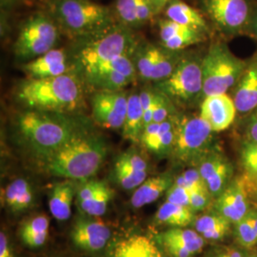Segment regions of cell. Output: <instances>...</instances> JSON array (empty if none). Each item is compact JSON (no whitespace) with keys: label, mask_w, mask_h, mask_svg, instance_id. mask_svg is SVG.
Wrapping results in <instances>:
<instances>
[{"label":"cell","mask_w":257,"mask_h":257,"mask_svg":"<svg viewBox=\"0 0 257 257\" xmlns=\"http://www.w3.org/2000/svg\"><path fill=\"white\" fill-rule=\"evenodd\" d=\"M155 88L175 105L190 106L203 99L202 58L184 55L172 74Z\"/></svg>","instance_id":"ba28073f"},{"label":"cell","mask_w":257,"mask_h":257,"mask_svg":"<svg viewBox=\"0 0 257 257\" xmlns=\"http://www.w3.org/2000/svg\"><path fill=\"white\" fill-rule=\"evenodd\" d=\"M111 257H165L156 243L146 235L134 234L121 240Z\"/></svg>","instance_id":"44dd1931"},{"label":"cell","mask_w":257,"mask_h":257,"mask_svg":"<svg viewBox=\"0 0 257 257\" xmlns=\"http://www.w3.org/2000/svg\"><path fill=\"white\" fill-rule=\"evenodd\" d=\"M114 164L126 167L139 173L148 174L149 172L147 159L141 154L140 151L134 148L130 149L117 156Z\"/></svg>","instance_id":"d6a6232c"},{"label":"cell","mask_w":257,"mask_h":257,"mask_svg":"<svg viewBox=\"0 0 257 257\" xmlns=\"http://www.w3.org/2000/svg\"><path fill=\"white\" fill-rule=\"evenodd\" d=\"M0 257H16L4 232L0 233Z\"/></svg>","instance_id":"7dc6e473"},{"label":"cell","mask_w":257,"mask_h":257,"mask_svg":"<svg viewBox=\"0 0 257 257\" xmlns=\"http://www.w3.org/2000/svg\"><path fill=\"white\" fill-rule=\"evenodd\" d=\"M113 178L124 190H136L147 179L148 174L139 173L132 169L119 165H113Z\"/></svg>","instance_id":"4dcf8cb0"},{"label":"cell","mask_w":257,"mask_h":257,"mask_svg":"<svg viewBox=\"0 0 257 257\" xmlns=\"http://www.w3.org/2000/svg\"><path fill=\"white\" fill-rule=\"evenodd\" d=\"M56 24L70 37L85 39L115 24L107 6L91 0H52Z\"/></svg>","instance_id":"277c9868"},{"label":"cell","mask_w":257,"mask_h":257,"mask_svg":"<svg viewBox=\"0 0 257 257\" xmlns=\"http://www.w3.org/2000/svg\"><path fill=\"white\" fill-rule=\"evenodd\" d=\"M113 196V192L106 182L101 181L97 191L93 193L92 197L78 205L81 211L91 216H101L105 214L108 204Z\"/></svg>","instance_id":"f546056e"},{"label":"cell","mask_w":257,"mask_h":257,"mask_svg":"<svg viewBox=\"0 0 257 257\" xmlns=\"http://www.w3.org/2000/svg\"><path fill=\"white\" fill-rule=\"evenodd\" d=\"M141 105L144 111L145 127L153 122L154 104H155V88H145L139 92Z\"/></svg>","instance_id":"f35d334b"},{"label":"cell","mask_w":257,"mask_h":257,"mask_svg":"<svg viewBox=\"0 0 257 257\" xmlns=\"http://www.w3.org/2000/svg\"><path fill=\"white\" fill-rule=\"evenodd\" d=\"M249 209L250 202L241 175L234 177L214 201L215 211L233 225L245 218Z\"/></svg>","instance_id":"5bb4252c"},{"label":"cell","mask_w":257,"mask_h":257,"mask_svg":"<svg viewBox=\"0 0 257 257\" xmlns=\"http://www.w3.org/2000/svg\"><path fill=\"white\" fill-rule=\"evenodd\" d=\"M248 60L232 54L224 42L215 41L202 57L203 98L228 93L244 73Z\"/></svg>","instance_id":"8992f818"},{"label":"cell","mask_w":257,"mask_h":257,"mask_svg":"<svg viewBox=\"0 0 257 257\" xmlns=\"http://www.w3.org/2000/svg\"><path fill=\"white\" fill-rule=\"evenodd\" d=\"M231 97L239 113L248 114L257 109V53L248 59Z\"/></svg>","instance_id":"ac0fdd59"},{"label":"cell","mask_w":257,"mask_h":257,"mask_svg":"<svg viewBox=\"0 0 257 257\" xmlns=\"http://www.w3.org/2000/svg\"><path fill=\"white\" fill-rule=\"evenodd\" d=\"M145 128L144 111L141 105L139 92L128 93V107L125 122L122 128L123 137L134 143H139Z\"/></svg>","instance_id":"cb8c5ba5"},{"label":"cell","mask_w":257,"mask_h":257,"mask_svg":"<svg viewBox=\"0 0 257 257\" xmlns=\"http://www.w3.org/2000/svg\"><path fill=\"white\" fill-rule=\"evenodd\" d=\"M254 5L251 0H203L205 13L227 37L245 35Z\"/></svg>","instance_id":"30bf717a"},{"label":"cell","mask_w":257,"mask_h":257,"mask_svg":"<svg viewBox=\"0 0 257 257\" xmlns=\"http://www.w3.org/2000/svg\"><path fill=\"white\" fill-rule=\"evenodd\" d=\"M50 1H52V0H50Z\"/></svg>","instance_id":"db71d44e"},{"label":"cell","mask_w":257,"mask_h":257,"mask_svg":"<svg viewBox=\"0 0 257 257\" xmlns=\"http://www.w3.org/2000/svg\"><path fill=\"white\" fill-rule=\"evenodd\" d=\"M168 253L172 257H193L194 254L190 250L175 244H162Z\"/></svg>","instance_id":"bcb514c9"},{"label":"cell","mask_w":257,"mask_h":257,"mask_svg":"<svg viewBox=\"0 0 257 257\" xmlns=\"http://www.w3.org/2000/svg\"><path fill=\"white\" fill-rule=\"evenodd\" d=\"M231 224L230 221L216 211L199 215L193 222L194 230L206 240L211 241H218L226 237L230 233Z\"/></svg>","instance_id":"d4e9b609"},{"label":"cell","mask_w":257,"mask_h":257,"mask_svg":"<svg viewBox=\"0 0 257 257\" xmlns=\"http://www.w3.org/2000/svg\"><path fill=\"white\" fill-rule=\"evenodd\" d=\"M111 232L100 220L78 219L74 224L71 237L75 246L87 251H98L105 248Z\"/></svg>","instance_id":"e0dca14e"},{"label":"cell","mask_w":257,"mask_h":257,"mask_svg":"<svg viewBox=\"0 0 257 257\" xmlns=\"http://www.w3.org/2000/svg\"><path fill=\"white\" fill-rule=\"evenodd\" d=\"M23 70L29 78L54 77L69 73L68 56L63 50L53 49L46 54L28 61Z\"/></svg>","instance_id":"d6986e66"},{"label":"cell","mask_w":257,"mask_h":257,"mask_svg":"<svg viewBox=\"0 0 257 257\" xmlns=\"http://www.w3.org/2000/svg\"><path fill=\"white\" fill-rule=\"evenodd\" d=\"M107 152L106 142L101 137L82 128L43 159L45 170L50 175L68 180L86 181L100 169Z\"/></svg>","instance_id":"6da1fadb"},{"label":"cell","mask_w":257,"mask_h":257,"mask_svg":"<svg viewBox=\"0 0 257 257\" xmlns=\"http://www.w3.org/2000/svg\"><path fill=\"white\" fill-rule=\"evenodd\" d=\"M166 201L190 207V192L184 186L175 182L166 193Z\"/></svg>","instance_id":"74e56055"},{"label":"cell","mask_w":257,"mask_h":257,"mask_svg":"<svg viewBox=\"0 0 257 257\" xmlns=\"http://www.w3.org/2000/svg\"><path fill=\"white\" fill-rule=\"evenodd\" d=\"M212 198H217L234 178V168L218 145L211 150L196 164Z\"/></svg>","instance_id":"4fadbf2b"},{"label":"cell","mask_w":257,"mask_h":257,"mask_svg":"<svg viewBox=\"0 0 257 257\" xmlns=\"http://www.w3.org/2000/svg\"><path fill=\"white\" fill-rule=\"evenodd\" d=\"M19 101L32 110L70 113L84 104L82 83L73 73L46 77L29 78L18 88Z\"/></svg>","instance_id":"7a4b0ae2"},{"label":"cell","mask_w":257,"mask_h":257,"mask_svg":"<svg viewBox=\"0 0 257 257\" xmlns=\"http://www.w3.org/2000/svg\"><path fill=\"white\" fill-rule=\"evenodd\" d=\"M4 203L12 211L27 210L34 200V193L31 184L24 178H18L5 188L3 193Z\"/></svg>","instance_id":"4316f807"},{"label":"cell","mask_w":257,"mask_h":257,"mask_svg":"<svg viewBox=\"0 0 257 257\" xmlns=\"http://www.w3.org/2000/svg\"><path fill=\"white\" fill-rule=\"evenodd\" d=\"M159 241L161 244L169 243L180 246L190 250L195 255L202 250L207 240L195 230L172 228L160 233Z\"/></svg>","instance_id":"484cf974"},{"label":"cell","mask_w":257,"mask_h":257,"mask_svg":"<svg viewBox=\"0 0 257 257\" xmlns=\"http://www.w3.org/2000/svg\"><path fill=\"white\" fill-rule=\"evenodd\" d=\"M133 55H122L82 72L83 78L97 90L119 91L138 76Z\"/></svg>","instance_id":"8fae6325"},{"label":"cell","mask_w":257,"mask_h":257,"mask_svg":"<svg viewBox=\"0 0 257 257\" xmlns=\"http://www.w3.org/2000/svg\"><path fill=\"white\" fill-rule=\"evenodd\" d=\"M180 111L171 115L161 123L152 122L145 127L141 141L149 152L159 157L171 156L175 145L176 125Z\"/></svg>","instance_id":"2e32d148"},{"label":"cell","mask_w":257,"mask_h":257,"mask_svg":"<svg viewBox=\"0 0 257 257\" xmlns=\"http://www.w3.org/2000/svg\"><path fill=\"white\" fill-rule=\"evenodd\" d=\"M152 2V5L155 10V14H158L161 11L165 9L167 4L170 0H150Z\"/></svg>","instance_id":"681fc988"},{"label":"cell","mask_w":257,"mask_h":257,"mask_svg":"<svg viewBox=\"0 0 257 257\" xmlns=\"http://www.w3.org/2000/svg\"><path fill=\"white\" fill-rule=\"evenodd\" d=\"M244 134L246 140L257 143V109L248 113Z\"/></svg>","instance_id":"b9f144b4"},{"label":"cell","mask_w":257,"mask_h":257,"mask_svg":"<svg viewBox=\"0 0 257 257\" xmlns=\"http://www.w3.org/2000/svg\"><path fill=\"white\" fill-rule=\"evenodd\" d=\"M209 257H248V254L233 247H222L215 248Z\"/></svg>","instance_id":"f6af8a7d"},{"label":"cell","mask_w":257,"mask_h":257,"mask_svg":"<svg viewBox=\"0 0 257 257\" xmlns=\"http://www.w3.org/2000/svg\"><path fill=\"white\" fill-rule=\"evenodd\" d=\"M245 35L249 36L254 39H257V4L254 5L251 18L248 22V27L245 31Z\"/></svg>","instance_id":"c3c4849f"},{"label":"cell","mask_w":257,"mask_h":257,"mask_svg":"<svg viewBox=\"0 0 257 257\" xmlns=\"http://www.w3.org/2000/svg\"><path fill=\"white\" fill-rule=\"evenodd\" d=\"M19 135L37 156H51L82 130L68 113L48 110H26L17 119Z\"/></svg>","instance_id":"3957f363"},{"label":"cell","mask_w":257,"mask_h":257,"mask_svg":"<svg viewBox=\"0 0 257 257\" xmlns=\"http://www.w3.org/2000/svg\"><path fill=\"white\" fill-rule=\"evenodd\" d=\"M246 218H248V221L251 223V225L253 226L254 230L257 232V209L256 208H250L248 211L247 215L245 216Z\"/></svg>","instance_id":"f907efd6"},{"label":"cell","mask_w":257,"mask_h":257,"mask_svg":"<svg viewBox=\"0 0 257 257\" xmlns=\"http://www.w3.org/2000/svg\"><path fill=\"white\" fill-rule=\"evenodd\" d=\"M82 40L86 42L76 54L81 73L122 55H133L138 45L133 29L121 23Z\"/></svg>","instance_id":"5b68a950"},{"label":"cell","mask_w":257,"mask_h":257,"mask_svg":"<svg viewBox=\"0 0 257 257\" xmlns=\"http://www.w3.org/2000/svg\"><path fill=\"white\" fill-rule=\"evenodd\" d=\"M241 177L248 193L249 202L250 204H253L254 208L257 209V178H251L243 174L241 175Z\"/></svg>","instance_id":"7bdbcfd3"},{"label":"cell","mask_w":257,"mask_h":257,"mask_svg":"<svg viewBox=\"0 0 257 257\" xmlns=\"http://www.w3.org/2000/svg\"><path fill=\"white\" fill-rule=\"evenodd\" d=\"M205 35L206 34L203 32L194 30L192 28H188L177 36L172 37L165 42H162L161 45L169 50L182 51L188 47L200 43L205 39Z\"/></svg>","instance_id":"1f68e13d"},{"label":"cell","mask_w":257,"mask_h":257,"mask_svg":"<svg viewBox=\"0 0 257 257\" xmlns=\"http://www.w3.org/2000/svg\"><path fill=\"white\" fill-rule=\"evenodd\" d=\"M237 112L233 98L228 93L209 95L200 102L199 115L211 126L214 133L230 128Z\"/></svg>","instance_id":"9a60e30c"},{"label":"cell","mask_w":257,"mask_h":257,"mask_svg":"<svg viewBox=\"0 0 257 257\" xmlns=\"http://www.w3.org/2000/svg\"><path fill=\"white\" fill-rule=\"evenodd\" d=\"M239 158L257 159V143L248 140H243L239 149Z\"/></svg>","instance_id":"ee69618b"},{"label":"cell","mask_w":257,"mask_h":257,"mask_svg":"<svg viewBox=\"0 0 257 257\" xmlns=\"http://www.w3.org/2000/svg\"><path fill=\"white\" fill-rule=\"evenodd\" d=\"M128 96V92L124 90H97L91 100L92 118L104 128L122 130L127 113Z\"/></svg>","instance_id":"7c38bea8"},{"label":"cell","mask_w":257,"mask_h":257,"mask_svg":"<svg viewBox=\"0 0 257 257\" xmlns=\"http://www.w3.org/2000/svg\"><path fill=\"white\" fill-rule=\"evenodd\" d=\"M50 220L45 214H39L25 222L20 230L23 242L31 248H38L45 244L49 235Z\"/></svg>","instance_id":"f1b7e54d"},{"label":"cell","mask_w":257,"mask_h":257,"mask_svg":"<svg viewBox=\"0 0 257 257\" xmlns=\"http://www.w3.org/2000/svg\"><path fill=\"white\" fill-rule=\"evenodd\" d=\"M19 1V0H1V5L4 7H11Z\"/></svg>","instance_id":"816d5d0a"},{"label":"cell","mask_w":257,"mask_h":257,"mask_svg":"<svg viewBox=\"0 0 257 257\" xmlns=\"http://www.w3.org/2000/svg\"><path fill=\"white\" fill-rule=\"evenodd\" d=\"M171 157L176 163L195 167L217 144L214 132L199 114L180 112Z\"/></svg>","instance_id":"52a82bcc"},{"label":"cell","mask_w":257,"mask_h":257,"mask_svg":"<svg viewBox=\"0 0 257 257\" xmlns=\"http://www.w3.org/2000/svg\"><path fill=\"white\" fill-rule=\"evenodd\" d=\"M175 177L171 173H163L147 178L136 189L131 197V205L139 209L156 201L175 183Z\"/></svg>","instance_id":"ffe728a7"},{"label":"cell","mask_w":257,"mask_h":257,"mask_svg":"<svg viewBox=\"0 0 257 257\" xmlns=\"http://www.w3.org/2000/svg\"><path fill=\"white\" fill-rule=\"evenodd\" d=\"M59 38V29L54 19L42 14L31 17L19 32L14 45L19 60L31 61L55 49Z\"/></svg>","instance_id":"9c48e42d"},{"label":"cell","mask_w":257,"mask_h":257,"mask_svg":"<svg viewBox=\"0 0 257 257\" xmlns=\"http://www.w3.org/2000/svg\"><path fill=\"white\" fill-rule=\"evenodd\" d=\"M248 257H257V253H250L248 254Z\"/></svg>","instance_id":"f5cc1de1"},{"label":"cell","mask_w":257,"mask_h":257,"mask_svg":"<svg viewBox=\"0 0 257 257\" xmlns=\"http://www.w3.org/2000/svg\"><path fill=\"white\" fill-rule=\"evenodd\" d=\"M68 180L55 184L49 198V209L56 220H68L72 213V203L75 194V187Z\"/></svg>","instance_id":"603a6c76"},{"label":"cell","mask_w":257,"mask_h":257,"mask_svg":"<svg viewBox=\"0 0 257 257\" xmlns=\"http://www.w3.org/2000/svg\"><path fill=\"white\" fill-rule=\"evenodd\" d=\"M137 9L138 0H116L115 12L119 19V23L131 29L140 27Z\"/></svg>","instance_id":"836d02e7"},{"label":"cell","mask_w":257,"mask_h":257,"mask_svg":"<svg viewBox=\"0 0 257 257\" xmlns=\"http://www.w3.org/2000/svg\"><path fill=\"white\" fill-rule=\"evenodd\" d=\"M211 198L208 191H190V208L193 211H203L209 207Z\"/></svg>","instance_id":"ab89813d"},{"label":"cell","mask_w":257,"mask_h":257,"mask_svg":"<svg viewBox=\"0 0 257 257\" xmlns=\"http://www.w3.org/2000/svg\"><path fill=\"white\" fill-rule=\"evenodd\" d=\"M235 226V237L240 246L243 248H251L257 245V232L248 218H243Z\"/></svg>","instance_id":"d590c367"},{"label":"cell","mask_w":257,"mask_h":257,"mask_svg":"<svg viewBox=\"0 0 257 257\" xmlns=\"http://www.w3.org/2000/svg\"><path fill=\"white\" fill-rule=\"evenodd\" d=\"M178 111L179 110L176 109L175 103L163 92H159L155 88V104H154L153 122L161 123Z\"/></svg>","instance_id":"e575fe53"},{"label":"cell","mask_w":257,"mask_h":257,"mask_svg":"<svg viewBox=\"0 0 257 257\" xmlns=\"http://www.w3.org/2000/svg\"><path fill=\"white\" fill-rule=\"evenodd\" d=\"M175 183L184 186L190 191H208L205 181L203 180L198 170L195 167H191L184 171L181 175L176 176Z\"/></svg>","instance_id":"8d00e7d4"},{"label":"cell","mask_w":257,"mask_h":257,"mask_svg":"<svg viewBox=\"0 0 257 257\" xmlns=\"http://www.w3.org/2000/svg\"><path fill=\"white\" fill-rule=\"evenodd\" d=\"M137 14H138V23L140 27L146 24L154 16H156L155 10L150 0H138Z\"/></svg>","instance_id":"60d3db41"},{"label":"cell","mask_w":257,"mask_h":257,"mask_svg":"<svg viewBox=\"0 0 257 257\" xmlns=\"http://www.w3.org/2000/svg\"><path fill=\"white\" fill-rule=\"evenodd\" d=\"M164 10L168 19L205 34L209 31L208 23L202 14L183 0H170Z\"/></svg>","instance_id":"7402d4cb"},{"label":"cell","mask_w":257,"mask_h":257,"mask_svg":"<svg viewBox=\"0 0 257 257\" xmlns=\"http://www.w3.org/2000/svg\"><path fill=\"white\" fill-rule=\"evenodd\" d=\"M193 212L194 211L190 207L166 201L156 211L155 221L157 224L170 226L172 228H184L193 224Z\"/></svg>","instance_id":"83f0119b"}]
</instances>
